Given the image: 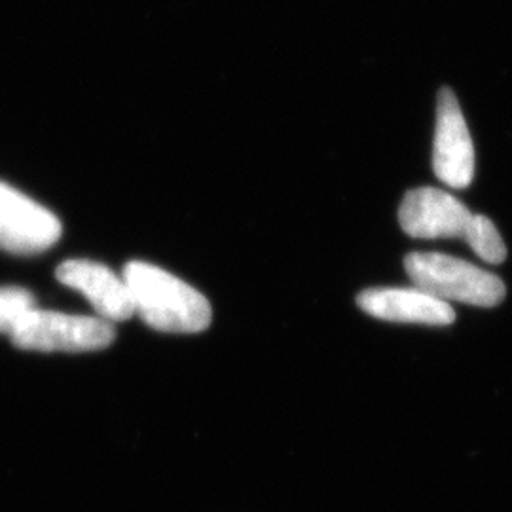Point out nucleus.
I'll list each match as a JSON object with an SVG mask.
<instances>
[{"label":"nucleus","instance_id":"f257e3e1","mask_svg":"<svg viewBox=\"0 0 512 512\" xmlns=\"http://www.w3.org/2000/svg\"><path fill=\"white\" fill-rule=\"evenodd\" d=\"M124 279L133 298V310L150 329L194 334L211 325V304L194 287L147 262H129Z\"/></svg>","mask_w":512,"mask_h":512},{"label":"nucleus","instance_id":"f03ea898","mask_svg":"<svg viewBox=\"0 0 512 512\" xmlns=\"http://www.w3.org/2000/svg\"><path fill=\"white\" fill-rule=\"evenodd\" d=\"M412 283L444 302L492 308L505 298V283L486 270L456 256L412 253L404 260Z\"/></svg>","mask_w":512,"mask_h":512},{"label":"nucleus","instance_id":"7ed1b4c3","mask_svg":"<svg viewBox=\"0 0 512 512\" xmlns=\"http://www.w3.org/2000/svg\"><path fill=\"white\" fill-rule=\"evenodd\" d=\"M10 338L16 348L25 351L84 353L110 346L116 338V330L101 317L33 308L21 319Z\"/></svg>","mask_w":512,"mask_h":512},{"label":"nucleus","instance_id":"20e7f679","mask_svg":"<svg viewBox=\"0 0 512 512\" xmlns=\"http://www.w3.org/2000/svg\"><path fill=\"white\" fill-rule=\"evenodd\" d=\"M61 222L40 203L0 181V249L14 255H37L61 238Z\"/></svg>","mask_w":512,"mask_h":512},{"label":"nucleus","instance_id":"39448f33","mask_svg":"<svg viewBox=\"0 0 512 512\" xmlns=\"http://www.w3.org/2000/svg\"><path fill=\"white\" fill-rule=\"evenodd\" d=\"M433 167L440 181L450 188H467L475 177V147L458 99L452 90H442L437 103V129Z\"/></svg>","mask_w":512,"mask_h":512},{"label":"nucleus","instance_id":"423d86ee","mask_svg":"<svg viewBox=\"0 0 512 512\" xmlns=\"http://www.w3.org/2000/svg\"><path fill=\"white\" fill-rule=\"evenodd\" d=\"M471 211L439 188H416L404 196L399 222L410 238H463Z\"/></svg>","mask_w":512,"mask_h":512},{"label":"nucleus","instance_id":"0eeeda50","mask_svg":"<svg viewBox=\"0 0 512 512\" xmlns=\"http://www.w3.org/2000/svg\"><path fill=\"white\" fill-rule=\"evenodd\" d=\"M55 277L65 287L84 294L97 315L109 323L126 321L135 315L124 275L114 274L99 262L67 260L57 268Z\"/></svg>","mask_w":512,"mask_h":512},{"label":"nucleus","instance_id":"6e6552de","mask_svg":"<svg viewBox=\"0 0 512 512\" xmlns=\"http://www.w3.org/2000/svg\"><path fill=\"white\" fill-rule=\"evenodd\" d=\"M357 304L368 315L391 323L446 327L456 319L454 308L433 294L414 289H368Z\"/></svg>","mask_w":512,"mask_h":512},{"label":"nucleus","instance_id":"1a4fd4ad","mask_svg":"<svg viewBox=\"0 0 512 512\" xmlns=\"http://www.w3.org/2000/svg\"><path fill=\"white\" fill-rule=\"evenodd\" d=\"M463 239L471 245L476 255L490 264H499L507 256V247L501 234L497 232L494 222L484 215L471 217L463 232Z\"/></svg>","mask_w":512,"mask_h":512},{"label":"nucleus","instance_id":"9d476101","mask_svg":"<svg viewBox=\"0 0 512 512\" xmlns=\"http://www.w3.org/2000/svg\"><path fill=\"white\" fill-rule=\"evenodd\" d=\"M33 308L35 296L27 289L0 287V334H12Z\"/></svg>","mask_w":512,"mask_h":512}]
</instances>
